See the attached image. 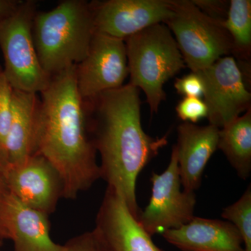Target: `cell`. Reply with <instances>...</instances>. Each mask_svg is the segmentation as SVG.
I'll return each instance as SVG.
<instances>
[{
    "mask_svg": "<svg viewBox=\"0 0 251 251\" xmlns=\"http://www.w3.org/2000/svg\"><path fill=\"white\" fill-rule=\"evenodd\" d=\"M130 85L143 91L151 114L166 100L165 83L186 67L177 44L164 23L153 25L125 40Z\"/></svg>",
    "mask_w": 251,
    "mask_h": 251,
    "instance_id": "cell-4",
    "label": "cell"
},
{
    "mask_svg": "<svg viewBox=\"0 0 251 251\" xmlns=\"http://www.w3.org/2000/svg\"><path fill=\"white\" fill-rule=\"evenodd\" d=\"M219 128L184 122L177 127L178 168L183 190L194 192L201 187L208 161L218 149Z\"/></svg>",
    "mask_w": 251,
    "mask_h": 251,
    "instance_id": "cell-13",
    "label": "cell"
},
{
    "mask_svg": "<svg viewBox=\"0 0 251 251\" xmlns=\"http://www.w3.org/2000/svg\"><path fill=\"white\" fill-rule=\"evenodd\" d=\"M174 14L166 24L185 64L200 72L232 52V40L221 23L200 11L191 0H173Z\"/></svg>",
    "mask_w": 251,
    "mask_h": 251,
    "instance_id": "cell-6",
    "label": "cell"
},
{
    "mask_svg": "<svg viewBox=\"0 0 251 251\" xmlns=\"http://www.w3.org/2000/svg\"><path fill=\"white\" fill-rule=\"evenodd\" d=\"M128 75L125 40L95 32L88 53L75 65L77 89L82 100L120 88Z\"/></svg>",
    "mask_w": 251,
    "mask_h": 251,
    "instance_id": "cell-9",
    "label": "cell"
},
{
    "mask_svg": "<svg viewBox=\"0 0 251 251\" xmlns=\"http://www.w3.org/2000/svg\"><path fill=\"white\" fill-rule=\"evenodd\" d=\"M94 228L111 251H166L157 247L123 200L110 188L105 191Z\"/></svg>",
    "mask_w": 251,
    "mask_h": 251,
    "instance_id": "cell-12",
    "label": "cell"
},
{
    "mask_svg": "<svg viewBox=\"0 0 251 251\" xmlns=\"http://www.w3.org/2000/svg\"><path fill=\"white\" fill-rule=\"evenodd\" d=\"M151 182L150 202L144 211H140L138 219L149 235L152 237L169 229L179 228L193 219L196 194L181 191L175 145L168 168L161 174L152 173Z\"/></svg>",
    "mask_w": 251,
    "mask_h": 251,
    "instance_id": "cell-7",
    "label": "cell"
},
{
    "mask_svg": "<svg viewBox=\"0 0 251 251\" xmlns=\"http://www.w3.org/2000/svg\"><path fill=\"white\" fill-rule=\"evenodd\" d=\"M91 139L100 156V178L138 219V175L168 145L167 135L153 138L141 123L140 90L129 83L84 101Z\"/></svg>",
    "mask_w": 251,
    "mask_h": 251,
    "instance_id": "cell-1",
    "label": "cell"
},
{
    "mask_svg": "<svg viewBox=\"0 0 251 251\" xmlns=\"http://www.w3.org/2000/svg\"><path fill=\"white\" fill-rule=\"evenodd\" d=\"M96 32L125 40L145 28L164 23L174 14L173 0L90 1Z\"/></svg>",
    "mask_w": 251,
    "mask_h": 251,
    "instance_id": "cell-10",
    "label": "cell"
},
{
    "mask_svg": "<svg viewBox=\"0 0 251 251\" xmlns=\"http://www.w3.org/2000/svg\"><path fill=\"white\" fill-rule=\"evenodd\" d=\"M41 94L34 153L58 171L64 199L75 200L100 179L85 103L77 89L75 65L51 77Z\"/></svg>",
    "mask_w": 251,
    "mask_h": 251,
    "instance_id": "cell-2",
    "label": "cell"
},
{
    "mask_svg": "<svg viewBox=\"0 0 251 251\" xmlns=\"http://www.w3.org/2000/svg\"><path fill=\"white\" fill-rule=\"evenodd\" d=\"M174 87L178 94L184 97L201 98L204 94V84L197 72L191 74L175 80Z\"/></svg>",
    "mask_w": 251,
    "mask_h": 251,
    "instance_id": "cell-24",
    "label": "cell"
},
{
    "mask_svg": "<svg viewBox=\"0 0 251 251\" xmlns=\"http://www.w3.org/2000/svg\"><path fill=\"white\" fill-rule=\"evenodd\" d=\"M2 68H1V66H0V72H1V71H2Z\"/></svg>",
    "mask_w": 251,
    "mask_h": 251,
    "instance_id": "cell-28",
    "label": "cell"
},
{
    "mask_svg": "<svg viewBox=\"0 0 251 251\" xmlns=\"http://www.w3.org/2000/svg\"><path fill=\"white\" fill-rule=\"evenodd\" d=\"M49 216L10 196L6 211V225L14 251H62L50 235Z\"/></svg>",
    "mask_w": 251,
    "mask_h": 251,
    "instance_id": "cell-15",
    "label": "cell"
},
{
    "mask_svg": "<svg viewBox=\"0 0 251 251\" xmlns=\"http://www.w3.org/2000/svg\"><path fill=\"white\" fill-rule=\"evenodd\" d=\"M12 99L13 88L1 71L0 72V146L4 149L12 117Z\"/></svg>",
    "mask_w": 251,
    "mask_h": 251,
    "instance_id": "cell-21",
    "label": "cell"
},
{
    "mask_svg": "<svg viewBox=\"0 0 251 251\" xmlns=\"http://www.w3.org/2000/svg\"><path fill=\"white\" fill-rule=\"evenodd\" d=\"M62 251H111L95 228L69 239Z\"/></svg>",
    "mask_w": 251,
    "mask_h": 251,
    "instance_id": "cell-22",
    "label": "cell"
},
{
    "mask_svg": "<svg viewBox=\"0 0 251 251\" xmlns=\"http://www.w3.org/2000/svg\"><path fill=\"white\" fill-rule=\"evenodd\" d=\"M39 105L38 94L13 90L12 117L4 145L10 166L24 163L35 152Z\"/></svg>",
    "mask_w": 251,
    "mask_h": 251,
    "instance_id": "cell-16",
    "label": "cell"
},
{
    "mask_svg": "<svg viewBox=\"0 0 251 251\" xmlns=\"http://www.w3.org/2000/svg\"><path fill=\"white\" fill-rule=\"evenodd\" d=\"M8 184L11 194L32 209L49 216L64 198V183L46 158L34 153L18 166H10Z\"/></svg>",
    "mask_w": 251,
    "mask_h": 251,
    "instance_id": "cell-11",
    "label": "cell"
},
{
    "mask_svg": "<svg viewBox=\"0 0 251 251\" xmlns=\"http://www.w3.org/2000/svg\"><path fill=\"white\" fill-rule=\"evenodd\" d=\"M218 149L223 151L241 179L250 177L251 108L219 129Z\"/></svg>",
    "mask_w": 251,
    "mask_h": 251,
    "instance_id": "cell-17",
    "label": "cell"
},
{
    "mask_svg": "<svg viewBox=\"0 0 251 251\" xmlns=\"http://www.w3.org/2000/svg\"><path fill=\"white\" fill-rule=\"evenodd\" d=\"M22 1L23 0H0V23L11 17Z\"/></svg>",
    "mask_w": 251,
    "mask_h": 251,
    "instance_id": "cell-26",
    "label": "cell"
},
{
    "mask_svg": "<svg viewBox=\"0 0 251 251\" xmlns=\"http://www.w3.org/2000/svg\"><path fill=\"white\" fill-rule=\"evenodd\" d=\"M3 239L0 238V247H2L3 245Z\"/></svg>",
    "mask_w": 251,
    "mask_h": 251,
    "instance_id": "cell-27",
    "label": "cell"
},
{
    "mask_svg": "<svg viewBox=\"0 0 251 251\" xmlns=\"http://www.w3.org/2000/svg\"><path fill=\"white\" fill-rule=\"evenodd\" d=\"M181 251H244L242 238L227 221L196 217L161 234Z\"/></svg>",
    "mask_w": 251,
    "mask_h": 251,
    "instance_id": "cell-14",
    "label": "cell"
},
{
    "mask_svg": "<svg viewBox=\"0 0 251 251\" xmlns=\"http://www.w3.org/2000/svg\"><path fill=\"white\" fill-rule=\"evenodd\" d=\"M197 73L204 84L209 125L221 129L251 108V94L232 56L221 57Z\"/></svg>",
    "mask_w": 251,
    "mask_h": 251,
    "instance_id": "cell-8",
    "label": "cell"
},
{
    "mask_svg": "<svg viewBox=\"0 0 251 251\" xmlns=\"http://www.w3.org/2000/svg\"><path fill=\"white\" fill-rule=\"evenodd\" d=\"M9 162L2 147L0 146V238L10 239L6 225V211L11 192L8 184L7 175Z\"/></svg>",
    "mask_w": 251,
    "mask_h": 251,
    "instance_id": "cell-20",
    "label": "cell"
},
{
    "mask_svg": "<svg viewBox=\"0 0 251 251\" xmlns=\"http://www.w3.org/2000/svg\"><path fill=\"white\" fill-rule=\"evenodd\" d=\"M222 217L235 226L242 238L244 251H251V186L239 200L223 211Z\"/></svg>",
    "mask_w": 251,
    "mask_h": 251,
    "instance_id": "cell-19",
    "label": "cell"
},
{
    "mask_svg": "<svg viewBox=\"0 0 251 251\" xmlns=\"http://www.w3.org/2000/svg\"><path fill=\"white\" fill-rule=\"evenodd\" d=\"M221 25L227 30L232 40V52L243 75L249 78L251 55V1L231 0L228 14Z\"/></svg>",
    "mask_w": 251,
    "mask_h": 251,
    "instance_id": "cell-18",
    "label": "cell"
},
{
    "mask_svg": "<svg viewBox=\"0 0 251 251\" xmlns=\"http://www.w3.org/2000/svg\"><path fill=\"white\" fill-rule=\"evenodd\" d=\"M95 32L90 2L85 0H64L50 11H37L33 38L46 74L52 77L82 62Z\"/></svg>",
    "mask_w": 251,
    "mask_h": 251,
    "instance_id": "cell-3",
    "label": "cell"
},
{
    "mask_svg": "<svg viewBox=\"0 0 251 251\" xmlns=\"http://www.w3.org/2000/svg\"><path fill=\"white\" fill-rule=\"evenodd\" d=\"M176 112L182 121L192 124L207 117L208 114L204 100L196 97H184L176 105Z\"/></svg>",
    "mask_w": 251,
    "mask_h": 251,
    "instance_id": "cell-23",
    "label": "cell"
},
{
    "mask_svg": "<svg viewBox=\"0 0 251 251\" xmlns=\"http://www.w3.org/2000/svg\"><path fill=\"white\" fill-rule=\"evenodd\" d=\"M37 13L34 0H24L11 17L0 23V49L3 69L13 90L41 93L51 77L41 67L32 34L33 21Z\"/></svg>",
    "mask_w": 251,
    "mask_h": 251,
    "instance_id": "cell-5",
    "label": "cell"
},
{
    "mask_svg": "<svg viewBox=\"0 0 251 251\" xmlns=\"http://www.w3.org/2000/svg\"><path fill=\"white\" fill-rule=\"evenodd\" d=\"M201 12L217 22H224L228 14L229 1L226 0H191Z\"/></svg>",
    "mask_w": 251,
    "mask_h": 251,
    "instance_id": "cell-25",
    "label": "cell"
}]
</instances>
